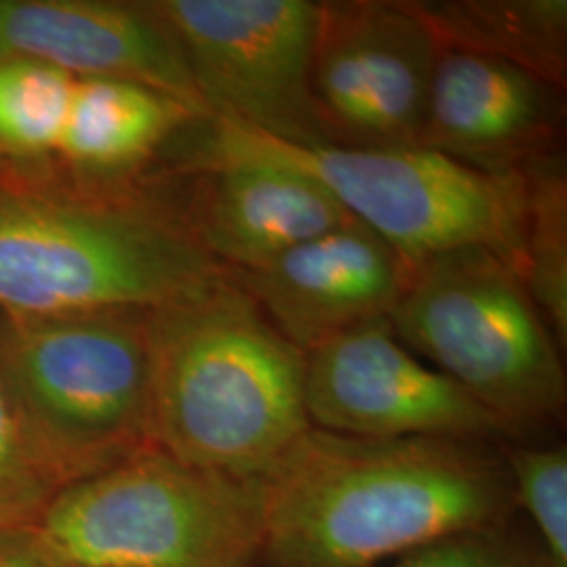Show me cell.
<instances>
[{"label":"cell","instance_id":"cell-19","mask_svg":"<svg viewBox=\"0 0 567 567\" xmlns=\"http://www.w3.org/2000/svg\"><path fill=\"white\" fill-rule=\"evenodd\" d=\"M515 505L526 508L550 567H567V447L503 444Z\"/></svg>","mask_w":567,"mask_h":567},{"label":"cell","instance_id":"cell-22","mask_svg":"<svg viewBox=\"0 0 567 567\" xmlns=\"http://www.w3.org/2000/svg\"><path fill=\"white\" fill-rule=\"evenodd\" d=\"M0 567H60L28 532L0 536Z\"/></svg>","mask_w":567,"mask_h":567},{"label":"cell","instance_id":"cell-21","mask_svg":"<svg viewBox=\"0 0 567 567\" xmlns=\"http://www.w3.org/2000/svg\"><path fill=\"white\" fill-rule=\"evenodd\" d=\"M383 567H550L538 543L507 524L435 540Z\"/></svg>","mask_w":567,"mask_h":567},{"label":"cell","instance_id":"cell-6","mask_svg":"<svg viewBox=\"0 0 567 567\" xmlns=\"http://www.w3.org/2000/svg\"><path fill=\"white\" fill-rule=\"evenodd\" d=\"M30 534L60 567H261L264 496L150 447L61 487Z\"/></svg>","mask_w":567,"mask_h":567},{"label":"cell","instance_id":"cell-4","mask_svg":"<svg viewBox=\"0 0 567 567\" xmlns=\"http://www.w3.org/2000/svg\"><path fill=\"white\" fill-rule=\"evenodd\" d=\"M150 311L4 318L0 377L55 489L154 447Z\"/></svg>","mask_w":567,"mask_h":567},{"label":"cell","instance_id":"cell-5","mask_svg":"<svg viewBox=\"0 0 567 567\" xmlns=\"http://www.w3.org/2000/svg\"><path fill=\"white\" fill-rule=\"evenodd\" d=\"M198 161L250 158L282 164L320 183L360 224L416 267L431 257L484 248L524 269V171L489 173L431 150L295 145L208 118Z\"/></svg>","mask_w":567,"mask_h":567},{"label":"cell","instance_id":"cell-23","mask_svg":"<svg viewBox=\"0 0 567 567\" xmlns=\"http://www.w3.org/2000/svg\"><path fill=\"white\" fill-rule=\"evenodd\" d=\"M0 171H2V158H0Z\"/></svg>","mask_w":567,"mask_h":567},{"label":"cell","instance_id":"cell-16","mask_svg":"<svg viewBox=\"0 0 567 567\" xmlns=\"http://www.w3.org/2000/svg\"><path fill=\"white\" fill-rule=\"evenodd\" d=\"M442 51L507 61L566 91V0H404Z\"/></svg>","mask_w":567,"mask_h":567},{"label":"cell","instance_id":"cell-14","mask_svg":"<svg viewBox=\"0 0 567 567\" xmlns=\"http://www.w3.org/2000/svg\"><path fill=\"white\" fill-rule=\"evenodd\" d=\"M198 163L185 215L206 252L229 271H250L353 217L324 187L282 164L250 158Z\"/></svg>","mask_w":567,"mask_h":567},{"label":"cell","instance_id":"cell-18","mask_svg":"<svg viewBox=\"0 0 567 567\" xmlns=\"http://www.w3.org/2000/svg\"><path fill=\"white\" fill-rule=\"evenodd\" d=\"M76 79L25 61L0 63V158L58 154Z\"/></svg>","mask_w":567,"mask_h":567},{"label":"cell","instance_id":"cell-15","mask_svg":"<svg viewBox=\"0 0 567 567\" xmlns=\"http://www.w3.org/2000/svg\"><path fill=\"white\" fill-rule=\"evenodd\" d=\"M203 118L137 82L76 81L58 154L84 173L118 175L145 163L179 126Z\"/></svg>","mask_w":567,"mask_h":567},{"label":"cell","instance_id":"cell-1","mask_svg":"<svg viewBox=\"0 0 567 567\" xmlns=\"http://www.w3.org/2000/svg\"><path fill=\"white\" fill-rule=\"evenodd\" d=\"M261 567H383L454 534L511 522L503 450L365 440L311 426L259 480Z\"/></svg>","mask_w":567,"mask_h":567},{"label":"cell","instance_id":"cell-12","mask_svg":"<svg viewBox=\"0 0 567 567\" xmlns=\"http://www.w3.org/2000/svg\"><path fill=\"white\" fill-rule=\"evenodd\" d=\"M412 271L391 244L353 219L234 276L267 320L307 353L353 326L389 318Z\"/></svg>","mask_w":567,"mask_h":567},{"label":"cell","instance_id":"cell-10","mask_svg":"<svg viewBox=\"0 0 567 567\" xmlns=\"http://www.w3.org/2000/svg\"><path fill=\"white\" fill-rule=\"evenodd\" d=\"M311 426L365 440L508 444L519 433L444 372L421 362L386 318L353 326L305 353Z\"/></svg>","mask_w":567,"mask_h":567},{"label":"cell","instance_id":"cell-13","mask_svg":"<svg viewBox=\"0 0 567 567\" xmlns=\"http://www.w3.org/2000/svg\"><path fill=\"white\" fill-rule=\"evenodd\" d=\"M564 91L507 61L442 51L421 147L489 173L559 152Z\"/></svg>","mask_w":567,"mask_h":567},{"label":"cell","instance_id":"cell-7","mask_svg":"<svg viewBox=\"0 0 567 567\" xmlns=\"http://www.w3.org/2000/svg\"><path fill=\"white\" fill-rule=\"evenodd\" d=\"M386 322L519 435L564 419L559 343L522 276L494 252L463 248L416 265Z\"/></svg>","mask_w":567,"mask_h":567},{"label":"cell","instance_id":"cell-20","mask_svg":"<svg viewBox=\"0 0 567 567\" xmlns=\"http://www.w3.org/2000/svg\"><path fill=\"white\" fill-rule=\"evenodd\" d=\"M55 492L0 377V536L32 529Z\"/></svg>","mask_w":567,"mask_h":567},{"label":"cell","instance_id":"cell-9","mask_svg":"<svg viewBox=\"0 0 567 567\" xmlns=\"http://www.w3.org/2000/svg\"><path fill=\"white\" fill-rule=\"evenodd\" d=\"M440 44L404 0L320 2L311 100L330 145L416 150Z\"/></svg>","mask_w":567,"mask_h":567},{"label":"cell","instance_id":"cell-17","mask_svg":"<svg viewBox=\"0 0 567 567\" xmlns=\"http://www.w3.org/2000/svg\"><path fill=\"white\" fill-rule=\"evenodd\" d=\"M527 210L524 269L532 299L561 349L567 344V177L564 156L550 154L522 168Z\"/></svg>","mask_w":567,"mask_h":567},{"label":"cell","instance_id":"cell-8","mask_svg":"<svg viewBox=\"0 0 567 567\" xmlns=\"http://www.w3.org/2000/svg\"><path fill=\"white\" fill-rule=\"evenodd\" d=\"M210 118L295 145H330L311 100L320 2L156 0Z\"/></svg>","mask_w":567,"mask_h":567},{"label":"cell","instance_id":"cell-3","mask_svg":"<svg viewBox=\"0 0 567 567\" xmlns=\"http://www.w3.org/2000/svg\"><path fill=\"white\" fill-rule=\"evenodd\" d=\"M227 276L185 215L142 196L0 185L4 318L154 311Z\"/></svg>","mask_w":567,"mask_h":567},{"label":"cell","instance_id":"cell-11","mask_svg":"<svg viewBox=\"0 0 567 567\" xmlns=\"http://www.w3.org/2000/svg\"><path fill=\"white\" fill-rule=\"evenodd\" d=\"M163 91L210 118L182 47L150 2L0 0V63Z\"/></svg>","mask_w":567,"mask_h":567},{"label":"cell","instance_id":"cell-2","mask_svg":"<svg viewBox=\"0 0 567 567\" xmlns=\"http://www.w3.org/2000/svg\"><path fill=\"white\" fill-rule=\"evenodd\" d=\"M152 440L185 465L259 482L311 421L305 353L227 276L147 313Z\"/></svg>","mask_w":567,"mask_h":567}]
</instances>
